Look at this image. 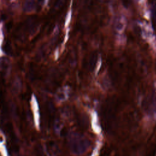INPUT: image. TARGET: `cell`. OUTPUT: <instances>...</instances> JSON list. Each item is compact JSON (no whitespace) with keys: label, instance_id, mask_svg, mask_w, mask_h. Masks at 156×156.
Here are the masks:
<instances>
[{"label":"cell","instance_id":"cell-1","mask_svg":"<svg viewBox=\"0 0 156 156\" xmlns=\"http://www.w3.org/2000/svg\"><path fill=\"white\" fill-rule=\"evenodd\" d=\"M70 146L72 151L75 153H81L87 146V141L80 136H73L70 140Z\"/></svg>","mask_w":156,"mask_h":156},{"label":"cell","instance_id":"cell-2","mask_svg":"<svg viewBox=\"0 0 156 156\" xmlns=\"http://www.w3.org/2000/svg\"><path fill=\"white\" fill-rule=\"evenodd\" d=\"M10 68V61L7 58L2 57L1 60V70L2 76H6Z\"/></svg>","mask_w":156,"mask_h":156},{"label":"cell","instance_id":"cell-3","mask_svg":"<svg viewBox=\"0 0 156 156\" xmlns=\"http://www.w3.org/2000/svg\"><path fill=\"white\" fill-rule=\"evenodd\" d=\"M35 7V0H25L23 4V9L26 13L32 12Z\"/></svg>","mask_w":156,"mask_h":156},{"label":"cell","instance_id":"cell-4","mask_svg":"<svg viewBox=\"0 0 156 156\" xmlns=\"http://www.w3.org/2000/svg\"><path fill=\"white\" fill-rule=\"evenodd\" d=\"M98 60V55L96 53H93L89 59V68L91 70H93L96 65Z\"/></svg>","mask_w":156,"mask_h":156},{"label":"cell","instance_id":"cell-5","mask_svg":"<svg viewBox=\"0 0 156 156\" xmlns=\"http://www.w3.org/2000/svg\"><path fill=\"white\" fill-rule=\"evenodd\" d=\"M21 87V82L20 80L18 78L13 80V83H12V90L13 91L16 92L18 91Z\"/></svg>","mask_w":156,"mask_h":156},{"label":"cell","instance_id":"cell-6","mask_svg":"<svg viewBox=\"0 0 156 156\" xmlns=\"http://www.w3.org/2000/svg\"><path fill=\"white\" fill-rule=\"evenodd\" d=\"M124 23L122 19H118L115 23V28L118 31H121L124 29Z\"/></svg>","mask_w":156,"mask_h":156},{"label":"cell","instance_id":"cell-7","mask_svg":"<svg viewBox=\"0 0 156 156\" xmlns=\"http://www.w3.org/2000/svg\"><path fill=\"white\" fill-rule=\"evenodd\" d=\"M121 1L122 2L123 5L126 7H127L130 5V0H121Z\"/></svg>","mask_w":156,"mask_h":156}]
</instances>
